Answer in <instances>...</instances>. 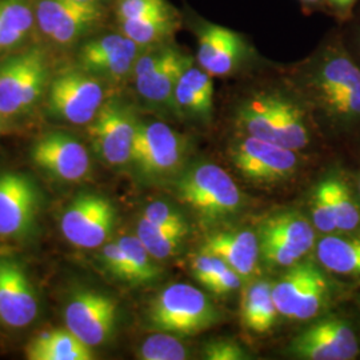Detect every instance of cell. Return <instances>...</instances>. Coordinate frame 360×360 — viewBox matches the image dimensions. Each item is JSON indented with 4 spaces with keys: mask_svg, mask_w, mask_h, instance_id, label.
<instances>
[{
    "mask_svg": "<svg viewBox=\"0 0 360 360\" xmlns=\"http://www.w3.org/2000/svg\"><path fill=\"white\" fill-rule=\"evenodd\" d=\"M183 25L196 38V63L212 77L236 74L255 55L243 34L212 23L190 8L183 13Z\"/></svg>",
    "mask_w": 360,
    "mask_h": 360,
    "instance_id": "cell-7",
    "label": "cell"
},
{
    "mask_svg": "<svg viewBox=\"0 0 360 360\" xmlns=\"http://www.w3.org/2000/svg\"><path fill=\"white\" fill-rule=\"evenodd\" d=\"M278 144L292 151L304 148L309 144V127L304 111L291 98L283 95L276 126Z\"/></svg>",
    "mask_w": 360,
    "mask_h": 360,
    "instance_id": "cell-28",
    "label": "cell"
},
{
    "mask_svg": "<svg viewBox=\"0 0 360 360\" xmlns=\"http://www.w3.org/2000/svg\"><path fill=\"white\" fill-rule=\"evenodd\" d=\"M30 360H91L94 351L67 328L47 330L37 335L26 347Z\"/></svg>",
    "mask_w": 360,
    "mask_h": 360,
    "instance_id": "cell-23",
    "label": "cell"
},
{
    "mask_svg": "<svg viewBox=\"0 0 360 360\" xmlns=\"http://www.w3.org/2000/svg\"><path fill=\"white\" fill-rule=\"evenodd\" d=\"M218 309L200 290L190 284H169L151 300L148 327L159 333L193 336L215 326Z\"/></svg>",
    "mask_w": 360,
    "mask_h": 360,
    "instance_id": "cell-4",
    "label": "cell"
},
{
    "mask_svg": "<svg viewBox=\"0 0 360 360\" xmlns=\"http://www.w3.org/2000/svg\"><path fill=\"white\" fill-rule=\"evenodd\" d=\"M37 40L53 51H72L105 27L111 10L77 0H34Z\"/></svg>",
    "mask_w": 360,
    "mask_h": 360,
    "instance_id": "cell-3",
    "label": "cell"
},
{
    "mask_svg": "<svg viewBox=\"0 0 360 360\" xmlns=\"http://www.w3.org/2000/svg\"><path fill=\"white\" fill-rule=\"evenodd\" d=\"M359 196H360V179H359Z\"/></svg>",
    "mask_w": 360,
    "mask_h": 360,
    "instance_id": "cell-46",
    "label": "cell"
},
{
    "mask_svg": "<svg viewBox=\"0 0 360 360\" xmlns=\"http://www.w3.org/2000/svg\"><path fill=\"white\" fill-rule=\"evenodd\" d=\"M6 252H10V250L4 245H0V254H6Z\"/></svg>",
    "mask_w": 360,
    "mask_h": 360,
    "instance_id": "cell-44",
    "label": "cell"
},
{
    "mask_svg": "<svg viewBox=\"0 0 360 360\" xmlns=\"http://www.w3.org/2000/svg\"><path fill=\"white\" fill-rule=\"evenodd\" d=\"M115 223V206L107 196L83 191L65 207L59 229L70 245L80 250H95L105 245Z\"/></svg>",
    "mask_w": 360,
    "mask_h": 360,
    "instance_id": "cell-13",
    "label": "cell"
},
{
    "mask_svg": "<svg viewBox=\"0 0 360 360\" xmlns=\"http://www.w3.org/2000/svg\"><path fill=\"white\" fill-rule=\"evenodd\" d=\"M227 267L229 266L220 257L200 252L199 255L193 257L191 269L195 279L206 288H210V285L214 283V281Z\"/></svg>",
    "mask_w": 360,
    "mask_h": 360,
    "instance_id": "cell-35",
    "label": "cell"
},
{
    "mask_svg": "<svg viewBox=\"0 0 360 360\" xmlns=\"http://www.w3.org/2000/svg\"><path fill=\"white\" fill-rule=\"evenodd\" d=\"M39 315V296L26 267L10 252L0 254V322L20 330Z\"/></svg>",
    "mask_w": 360,
    "mask_h": 360,
    "instance_id": "cell-17",
    "label": "cell"
},
{
    "mask_svg": "<svg viewBox=\"0 0 360 360\" xmlns=\"http://www.w3.org/2000/svg\"><path fill=\"white\" fill-rule=\"evenodd\" d=\"M43 193L26 172L0 171V240L23 243L39 230Z\"/></svg>",
    "mask_w": 360,
    "mask_h": 360,
    "instance_id": "cell-8",
    "label": "cell"
},
{
    "mask_svg": "<svg viewBox=\"0 0 360 360\" xmlns=\"http://www.w3.org/2000/svg\"><path fill=\"white\" fill-rule=\"evenodd\" d=\"M312 219L315 227L322 232L336 231V224H335L334 214L333 208L330 205L328 196L324 184L321 183L314 195L312 200Z\"/></svg>",
    "mask_w": 360,
    "mask_h": 360,
    "instance_id": "cell-36",
    "label": "cell"
},
{
    "mask_svg": "<svg viewBox=\"0 0 360 360\" xmlns=\"http://www.w3.org/2000/svg\"><path fill=\"white\" fill-rule=\"evenodd\" d=\"M141 117L132 104L120 96H108L101 111L87 126L91 148L111 167L131 162L132 147Z\"/></svg>",
    "mask_w": 360,
    "mask_h": 360,
    "instance_id": "cell-11",
    "label": "cell"
},
{
    "mask_svg": "<svg viewBox=\"0 0 360 360\" xmlns=\"http://www.w3.org/2000/svg\"><path fill=\"white\" fill-rule=\"evenodd\" d=\"M107 83L74 65L53 74L44 96L47 114L71 126H89L108 99Z\"/></svg>",
    "mask_w": 360,
    "mask_h": 360,
    "instance_id": "cell-5",
    "label": "cell"
},
{
    "mask_svg": "<svg viewBox=\"0 0 360 360\" xmlns=\"http://www.w3.org/2000/svg\"><path fill=\"white\" fill-rule=\"evenodd\" d=\"M30 159L44 176L58 183L75 184L90 176V151L68 132L50 131L41 135L31 146Z\"/></svg>",
    "mask_w": 360,
    "mask_h": 360,
    "instance_id": "cell-14",
    "label": "cell"
},
{
    "mask_svg": "<svg viewBox=\"0 0 360 360\" xmlns=\"http://www.w3.org/2000/svg\"><path fill=\"white\" fill-rule=\"evenodd\" d=\"M84 4H91V6H98V7H103L107 10H111V6L114 3V0H77Z\"/></svg>",
    "mask_w": 360,
    "mask_h": 360,
    "instance_id": "cell-41",
    "label": "cell"
},
{
    "mask_svg": "<svg viewBox=\"0 0 360 360\" xmlns=\"http://www.w3.org/2000/svg\"><path fill=\"white\" fill-rule=\"evenodd\" d=\"M65 328L91 348L105 345L115 331L117 304L95 290H75L65 306Z\"/></svg>",
    "mask_w": 360,
    "mask_h": 360,
    "instance_id": "cell-16",
    "label": "cell"
},
{
    "mask_svg": "<svg viewBox=\"0 0 360 360\" xmlns=\"http://www.w3.org/2000/svg\"><path fill=\"white\" fill-rule=\"evenodd\" d=\"M334 214L336 230L354 231L360 223L359 207L352 198L347 184L338 178L323 180Z\"/></svg>",
    "mask_w": 360,
    "mask_h": 360,
    "instance_id": "cell-29",
    "label": "cell"
},
{
    "mask_svg": "<svg viewBox=\"0 0 360 360\" xmlns=\"http://www.w3.org/2000/svg\"><path fill=\"white\" fill-rule=\"evenodd\" d=\"M240 312L245 328L257 334L269 333L279 314L272 297V283L257 281L250 284L243 291Z\"/></svg>",
    "mask_w": 360,
    "mask_h": 360,
    "instance_id": "cell-24",
    "label": "cell"
},
{
    "mask_svg": "<svg viewBox=\"0 0 360 360\" xmlns=\"http://www.w3.org/2000/svg\"><path fill=\"white\" fill-rule=\"evenodd\" d=\"M99 260H101V264L105 272H108L115 279L129 283L127 257L117 242L102 245Z\"/></svg>",
    "mask_w": 360,
    "mask_h": 360,
    "instance_id": "cell-34",
    "label": "cell"
},
{
    "mask_svg": "<svg viewBox=\"0 0 360 360\" xmlns=\"http://www.w3.org/2000/svg\"><path fill=\"white\" fill-rule=\"evenodd\" d=\"M262 259L281 267H290L304 257L315 243V231L297 212H282L266 219L257 232Z\"/></svg>",
    "mask_w": 360,
    "mask_h": 360,
    "instance_id": "cell-15",
    "label": "cell"
},
{
    "mask_svg": "<svg viewBox=\"0 0 360 360\" xmlns=\"http://www.w3.org/2000/svg\"><path fill=\"white\" fill-rule=\"evenodd\" d=\"M143 50L116 27H103L74 50L75 65L107 84H119L131 79Z\"/></svg>",
    "mask_w": 360,
    "mask_h": 360,
    "instance_id": "cell-10",
    "label": "cell"
},
{
    "mask_svg": "<svg viewBox=\"0 0 360 360\" xmlns=\"http://www.w3.org/2000/svg\"><path fill=\"white\" fill-rule=\"evenodd\" d=\"M203 355L208 360H243L248 358L239 343L229 339L208 342L203 348Z\"/></svg>",
    "mask_w": 360,
    "mask_h": 360,
    "instance_id": "cell-38",
    "label": "cell"
},
{
    "mask_svg": "<svg viewBox=\"0 0 360 360\" xmlns=\"http://www.w3.org/2000/svg\"><path fill=\"white\" fill-rule=\"evenodd\" d=\"M51 50L38 40L0 59V116L8 123L31 115L52 77Z\"/></svg>",
    "mask_w": 360,
    "mask_h": 360,
    "instance_id": "cell-1",
    "label": "cell"
},
{
    "mask_svg": "<svg viewBox=\"0 0 360 360\" xmlns=\"http://www.w3.org/2000/svg\"><path fill=\"white\" fill-rule=\"evenodd\" d=\"M304 6H309V7H315L318 4H321L323 0H300Z\"/></svg>",
    "mask_w": 360,
    "mask_h": 360,
    "instance_id": "cell-42",
    "label": "cell"
},
{
    "mask_svg": "<svg viewBox=\"0 0 360 360\" xmlns=\"http://www.w3.org/2000/svg\"><path fill=\"white\" fill-rule=\"evenodd\" d=\"M328 296V282L321 269H318L311 278L304 292L300 297L299 306L296 309L294 319L307 321L314 318L322 309Z\"/></svg>",
    "mask_w": 360,
    "mask_h": 360,
    "instance_id": "cell-33",
    "label": "cell"
},
{
    "mask_svg": "<svg viewBox=\"0 0 360 360\" xmlns=\"http://www.w3.org/2000/svg\"><path fill=\"white\" fill-rule=\"evenodd\" d=\"M186 146L184 136L166 123L141 119L129 165L142 179H163L179 167Z\"/></svg>",
    "mask_w": 360,
    "mask_h": 360,
    "instance_id": "cell-12",
    "label": "cell"
},
{
    "mask_svg": "<svg viewBox=\"0 0 360 360\" xmlns=\"http://www.w3.org/2000/svg\"><path fill=\"white\" fill-rule=\"evenodd\" d=\"M4 126H6V122L1 119V116H0V135H1V132H3V129H4Z\"/></svg>",
    "mask_w": 360,
    "mask_h": 360,
    "instance_id": "cell-45",
    "label": "cell"
},
{
    "mask_svg": "<svg viewBox=\"0 0 360 360\" xmlns=\"http://www.w3.org/2000/svg\"><path fill=\"white\" fill-rule=\"evenodd\" d=\"M355 35H356V46H358V50H359L360 52V26L358 27Z\"/></svg>",
    "mask_w": 360,
    "mask_h": 360,
    "instance_id": "cell-43",
    "label": "cell"
},
{
    "mask_svg": "<svg viewBox=\"0 0 360 360\" xmlns=\"http://www.w3.org/2000/svg\"><path fill=\"white\" fill-rule=\"evenodd\" d=\"M306 84L328 115L345 123L360 120V67L340 46L330 44L316 55Z\"/></svg>",
    "mask_w": 360,
    "mask_h": 360,
    "instance_id": "cell-2",
    "label": "cell"
},
{
    "mask_svg": "<svg viewBox=\"0 0 360 360\" xmlns=\"http://www.w3.org/2000/svg\"><path fill=\"white\" fill-rule=\"evenodd\" d=\"M176 190L180 200L205 220L227 218L242 206V193L236 183L223 168L211 163L187 171Z\"/></svg>",
    "mask_w": 360,
    "mask_h": 360,
    "instance_id": "cell-9",
    "label": "cell"
},
{
    "mask_svg": "<svg viewBox=\"0 0 360 360\" xmlns=\"http://www.w3.org/2000/svg\"><path fill=\"white\" fill-rule=\"evenodd\" d=\"M175 114L198 122H208L214 111V82L193 60L180 75L174 94Z\"/></svg>",
    "mask_w": 360,
    "mask_h": 360,
    "instance_id": "cell-20",
    "label": "cell"
},
{
    "mask_svg": "<svg viewBox=\"0 0 360 360\" xmlns=\"http://www.w3.org/2000/svg\"><path fill=\"white\" fill-rule=\"evenodd\" d=\"M200 252L218 257L242 279H248L260 257L257 235L251 231H223L210 235Z\"/></svg>",
    "mask_w": 360,
    "mask_h": 360,
    "instance_id": "cell-21",
    "label": "cell"
},
{
    "mask_svg": "<svg viewBox=\"0 0 360 360\" xmlns=\"http://www.w3.org/2000/svg\"><path fill=\"white\" fill-rule=\"evenodd\" d=\"M240 284H242V276L230 267H227L214 281V283L210 285L208 290L217 295H227L233 292L235 290H238Z\"/></svg>",
    "mask_w": 360,
    "mask_h": 360,
    "instance_id": "cell-39",
    "label": "cell"
},
{
    "mask_svg": "<svg viewBox=\"0 0 360 360\" xmlns=\"http://www.w3.org/2000/svg\"><path fill=\"white\" fill-rule=\"evenodd\" d=\"M319 267L311 262L295 263L284 274L279 282L272 284V297L276 309L285 318L294 319L300 297L311 278Z\"/></svg>",
    "mask_w": 360,
    "mask_h": 360,
    "instance_id": "cell-26",
    "label": "cell"
},
{
    "mask_svg": "<svg viewBox=\"0 0 360 360\" xmlns=\"http://www.w3.org/2000/svg\"><path fill=\"white\" fill-rule=\"evenodd\" d=\"M233 163L248 179L272 181L294 172L296 156L283 146L247 135L235 148Z\"/></svg>",
    "mask_w": 360,
    "mask_h": 360,
    "instance_id": "cell-19",
    "label": "cell"
},
{
    "mask_svg": "<svg viewBox=\"0 0 360 360\" xmlns=\"http://www.w3.org/2000/svg\"><path fill=\"white\" fill-rule=\"evenodd\" d=\"M188 351L176 335L159 333L148 336L139 348L138 356L142 360H184Z\"/></svg>",
    "mask_w": 360,
    "mask_h": 360,
    "instance_id": "cell-32",
    "label": "cell"
},
{
    "mask_svg": "<svg viewBox=\"0 0 360 360\" xmlns=\"http://www.w3.org/2000/svg\"><path fill=\"white\" fill-rule=\"evenodd\" d=\"M193 60L175 40L144 49L131 75L136 95L150 107L175 114V87Z\"/></svg>",
    "mask_w": 360,
    "mask_h": 360,
    "instance_id": "cell-6",
    "label": "cell"
},
{
    "mask_svg": "<svg viewBox=\"0 0 360 360\" xmlns=\"http://www.w3.org/2000/svg\"><path fill=\"white\" fill-rule=\"evenodd\" d=\"M143 218L160 227H188L179 211L165 202H153L144 208Z\"/></svg>",
    "mask_w": 360,
    "mask_h": 360,
    "instance_id": "cell-37",
    "label": "cell"
},
{
    "mask_svg": "<svg viewBox=\"0 0 360 360\" xmlns=\"http://www.w3.org/2000/svg\"><path fill=\"white\" fill-rule=\"evenodd\" d=\"M291 352L302 359L351 360L359 355V342L347 323L328 318L297 335L291 343Z\"/></svg>",
    "mask_w": 360,
    "mask_h": 360,
    "instance_id": "cell-18",
    "label": "cell"
},
{
    "mask_svg": "<svg viewBox=\"0 0 360 360\" xmlns=\"http://www.w3.org/2000/svg\"><path fill=\"white\" fill-rule=\"evenodd\" d=\"M316 257L331 272L360 276V239L328 235L316 245Z\"/></svg>",
    "mask_w": 360,
    "mask_h": 360,
    "instance_id": "cell-25",
    "label": "cell"
},
{
    "mask_svg": "<svg viewBox=\"0 0 360 360\" xmlns=\"http://www.w3.org/2000/svg\"><path fill=\"white\" fill-rule=\"evenodd\" d=\"M330 7L334 10L335 13H340V15H347L352 7L355 6L356 0H326Z\"/></svg>",
    "mask_w": 360,
    "mask_h": 360,
    "instance_id": "cell-40",
    "label": "cell"
},
{
    "mask_svg": "<svg viewBox=\"0 0 360 360\" xmlns=\"http://www.w3.org/2000/svg\"><path fill=\"white\" fill-rule=\"evenodd\" d=\"M35 40L34 0H0V59Z\"/></svg>",
    "mask_w": 360,
    "mask_h": 360,
    "instance_id": "cell-22",
    "label": "cell"
},
{
    "mask_svg": "<svg viewBox=\"0 0 360 360\" xmlns=\"http://www.w3.org/2000/svg\"><path fill=\"white\" fill-rule=\"evenodd\" d=\"M117 243L127 257L129 284H150L159 278L160 267L156 264V259L146 250L136 235H124Z\"/></svg>",
    "mask_w": 360,
    "mask_h": 360,
    "instance_id": "cell-30",
    "label": "cell"
},
{
    "mask_svg": "<svg viewBox=\"0 0 360 360\" xmlns=\"http://www.w3.org/2000/svg\"><path fill=\"white\" fill-rule=\"evenodd\" d=\"M176 11L179 10L175 8L168 0H114L111 6V13L115 25Z\"/></svg>",
    "mask_w": 360,
    "mask_h": 360,
    "instance_id": "cell-31",
    "label": "cell"
},
{
    "mask_svg": "<svg viewBox=\"0 0 360 360\" xmlns=\"http://www.w3.org/2000/svg\"><path fill=\"white\" fill-rule=\"evenodd\" d=\"M187 232L188 227H160L143 217L136 226V236L156 260L175 255Z\"/></svg>",
    "mask_w": 360,
    "mask_h": 360,
    "instance_id": "cell-27",
    "label": "cell"
}]
</instances>
